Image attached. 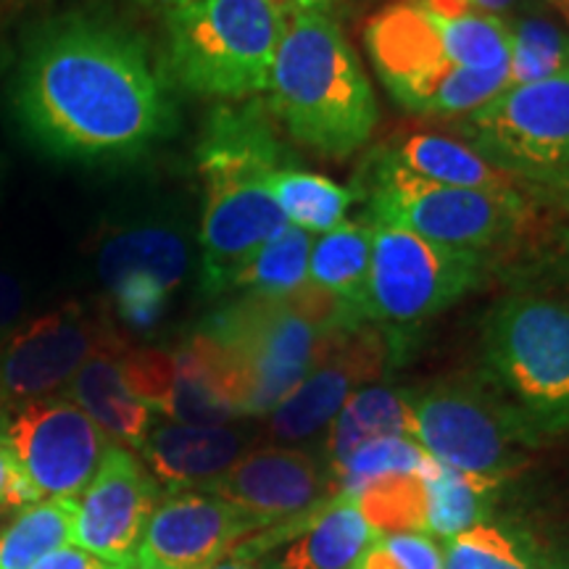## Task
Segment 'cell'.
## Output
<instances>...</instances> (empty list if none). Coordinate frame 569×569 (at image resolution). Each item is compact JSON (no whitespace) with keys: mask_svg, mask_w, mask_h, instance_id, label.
Segmentation results:
<instances>
[{"mask_svg":"<svg viewBox=\"0 0 569 569\" xmlns=\"http://www.w3.org/2000/svg\"><path fill=\"white\" fill-rule=\"evenodd\" d=\"M377 538L353 496L338 493L322 503L309 525L269 553L256 559L267 569H351Z\"/></svg>","mask_w":569,"mask_h":569,"instance_id":"44dd1931","label":"cell"},{"mask_svg":"<svg viewBox=\"0 0 569 569\" xmlns=\"http://www.w3.org/2000/svg\"><path fill=\"white\" fill-rule=\"evenodd\" d=\"M211 569H267L261 565H256V561H240V559H224L219 561V565H213Z\"/></svg>","mask_w":569,"mask_h":569,"instance_id":"7bdbcfd3","label":"cell"},{"mask_svg":"<svg viewBox=\"0 0 569 569\" xmlns=\"http://www.w3.org/2000/svg\"><path fill=\"white\" fill-rule=\"evenodd\" d=\"M369 222L401 227L440 246L488 253L525 232L536 203L522 188L478 190L425 182L372 151L351 184Z\"/></svg>","mask_w":569,"mask_h":569,"instance_id":"ba28073f","label":"cell"},{"mask_svg":"<svg viewBox=\"0 0 569 569\" xmlns=\"http://www.w3.org/2000/svg\"><path fill=\"white\" fill-rule=\"evenodd\" d=\"M156 507L159 486L148 469L130 448L111 443L82 490V501H77L71 543L117 569L132 567Z\"/></svg>","mask_w":569,"mask_h":569,"instance_id":"2e32d148","label":"cell"},{"mask_svg":"<svg viewBox=\"0 0 569 569\" xmlns=\"http://www.w3.org/2000/svg\"><path fill=\"white\" fill-rule=\"evenodd\" d=\"M351 569H403V565L388 551L382 538L377 536L372 543L367 546V551L356 559V565Z\"/></svg>","mask_w":569,"mask_h":569,"instance_id":"f35d334b","label":"cell"},{"mask_svg":"<svg viewBox=\"0 0 569 569\" xmlns=\"http://www.w3.org/2000/svg\"><path fill=\"white\" fill-rule=\"evenodd\" d=\"M11 106L32 146L88 167L142 159L172 138L180 119L138 34L84 13L48 21L32 34Z\"/></svg>","mask_w":569,"mask_h":569,"instance_id":"6da1fadb","label":"cell"},{"mask_svg":"<svg viewBox=\"0 0 569 569\" xmlns=\"http://www.w3.org/2000/svg\"><path fill=\"white\" fill-rule=\"evenodd\" d=\"M443 569H549L538 561L532 546L496 525H475L451 538L443 553Z\"/></svg>","mask_w":569,"mask_h":569,"instance_id":"4dcf8cb0","label":"cell"},{"mask_svg":"<svg viewBox=\"0 0 569 569\" xmlns=\"http://www.w3.org/2000/svg\"><path fill=\"white\" fill-rule=\"evenodd\" d=\"M369 61L390 98L417 117H467L509 88V24L393 0L365 27Z\"/></svg>","mask_w":569,"mask_h":569,"instance_id":"7a4b0ae2","label":"cell"},{"mask_svg":"<svg viewBox=\"0 0 569 569\" xmlns=\"http://www.w3.org/2000/svg\"><path fill=\"white\" fill-rule=\"evenodd\" d=\"M124 343L111 336L71 377L67 398L77 403L106 436L124 448H138L156 425V411L127 386L122 372Z\"/></svg>","mask_w":569,"mask_h":569,"instance_id":"ffe728a7","label":"cell"},{"mask_svg":"<svg viewBox=\"0 0 569 569\" xmlns=\"http://www.w3.org/2000/svg\"><path fill=\"white\" fill-rule=\"evenodd\" d=\"M21 303H24V293H21V284L13 277L0 272V346L9 338L11 327L17 325L21 315Z\"/></svg>","mask_w":569,"mask_h":569,"instance_id":"d590c367","label":"cell"},{"mask_svg":"<svg viewBox=\"0 0 569 569\" xmlns=\"http://www.w3.org/2000/svg\"><path fill=\"white\" fill-rule=\"evenodd\" d=\"M188 240L172 224L117 230L98 251V274L113 309L132 330H151L188 274Z\"/></svg>","mask_w":569,"mask_h":569,"instance_id":"9a60e30c","label":"cell"},{"mask_svg":"<svg viewBox=\"0 0 569 569\" xmlns=\"http://www.w3.org/2000/svg\"><path fill=\"white\" fill-rule=\"evenodd\" d=\"M127 569H138V567H127Z\"/></svg>","mask_w":569,"mask_h":569,"instance_id":"bcb514c9","label":"cell"},{"mask_svg":"<svg viewBox=\"0 0 569 569\" xmlns=\"http://www.w3.org/2000/svg\"><path fill=\"white\" fill-rule=\"evenodd\" d=\"M251 436L232 425H153L140 453L151 478L167 488L206 486L246 453Z\"/></svg>","mask_w":569,"mask_h":569,"instance_id":"d6986e66","label":"cell"},{"mask_svg":"<svg viewBox=\"0 0 569 569\" xmlns=\"http://www.w3.org/2000/svg\"><path fill=\"white\" fill-rule=\"evenodd\" d=\"M457 130L482 159L519 182L569 169V69L546 80L511 84Z\"/></svg>","mask_w":569,"mask_h":569,"instance_id":"8fae6325","label":"cell"},{"mask_svg":"<svg viewBox=\"0 0 569 569\" xmlns=\"http://www.w3.org/2000/svg\"><path fill=\"white\" fill-rule=\"evenodd\" d=\"M411 351V336L380 325L332 330L322 338L303 380L267 419L277 443H306L330 427L356 390L375 386Z\"/></svg>","mask_w":569,"mask_h":569,"instance_id":"7c38bea8","label":"cell"},{"mask_svg":"<svg viewBox=\"0 0 569 569\" xmlns=\"http://www.w3.org/2000/svg\"><path fill=\"white\" fill-rule=\"evenodd\" d=\"M198 172L206 182L201 217L203 296L232 293L234 280L267 240L288 227L267 188V174L293 167L264 101L219 106L198 142Z\"/></svg>","mask_w":569,"mask_h":569,"instance_id":"3957f363","label":"cell"},{"mask_svg":"<svg viewBox=\"0 0 569 569\" xmlns=\"http://www.w3.org/2000/svg\"><path fill=\"white\" fill-rule=\"evenodd\" d=\"M377 438H409V403L407 388L375 382L348 398L327 427L325 459L330 469H338L356 448Z\"/></svg>","mask_w":569,"mask_h":569,"instance_id":"cb8c5ba5","label":"cell"},{"mask_svg":"<svg viewBox=\"0 0 569 569\" xmlns=\"http://www.w3.org/2000/svg\"><path fill=\"white\" fill-rule=\"evenodd\" d=\"M482 369L540 438L569 430V303L515 290L482 319Z\"/></svg>","mask_w":569,"mask_h":569,"instance_id":"52a82bcc","label":"cell"},{"mask_svg":"<svg viewBox=\"0 0 569 569\" xmlns=\"http://www.w3.org/2000/svg\"><path fill=\"white\" fill-rule=\"evenodd\" d=\"M488 253L440 246L401 227L372 222L365 322L415 332L443 315L488 274Z\"/></svg>","mask_w":569,"mask_h":569,"instance_id":"30bf717a","label":"cell"},{"mask_svg":"<svg viewBox=\"0 0 569 569\" xmlns=\"http://www.w3.org/2000/svg\"><path fill=\"white\" fill-rule=\"evenodd\" d=\"M267 109L296 142L327 159L367 146L380 122L372 84L330 13H288Z\"/></svg>","mask_w":569,"mask_h":569,"instance_id":"277c9868","label":"cell"},{"mask_svg":"<svg viewBox=\"0 0 569 569\" xmlns=\"http://www.w3.org/2000/svg\"><path fill=\"white\" fill-rule=\"evenodd\" d=\"M38 501L40 498L30 486V480L24 478V472H21L17 457H13L11 448L0 440V507L27 509Z\"/></svg>","mask_w":569,"mask_h":569,"instance_id":"836d02e7","label":"cell"},{"mask_svg":"<svg viewBox=\"0 0 569 569\" xmlns=\"http://www.w3.org/2000/svg\"><path fill=\"white\" fill-rule=\"evenodd\" d=\"M142 6H151V9H161V11H169V9H177V6H188V3H198V0H138Z\"/></svg>","mask_w":569,"mask_h":569,"instance_id":"b9f144b4","label":"cell"},{"mask_svg":"<svg viewBox=\"0 0 569 569\" xmlns=\"http://www.w3.org/2000/svg\"><path fill=\"white\" fill-rule=\"evenodd\" d=\"M282 17L288 13H330L332 9H338L343 0H269Z\"/></svg>","mask_w":569,"mask_h":569,"instance_id":"ab89813d","label":"cell"},{"mask_svg":"<svg viewBox=\"0 0 569 569\" xmlns=\"http://www.w3.org/2000/svg\"><path fill=\"white\" fill-rule=\"evenodd\" d=\"M267 188L288 224L309 234L336 230L338 224L346 222L348 211L356 203L351 188H343L325 174L301 169L298 163L269 172Z\"/></svg>","mask_w":569,"mask_h":569,"instance_id":"d4e9b609","label":"cell"},{"mask_svg":"<svg viewBox=\"0 0 569 569\" xmlns=\"http://www.w3.org/2000/svg\"><path fill=\"white\" fill-rule=\"evenodd\" d=\"M111 336L77 303L34 319L0 351V409H19L69 386Z\"/></svg>","mask_w":569,"mask_h":569,"instance_id":"e0dca14e","label":"cell"},{"mask_svg":"<svg viewBox=\"0 0 569 569\" xmlns=\"http://www.w3.org/2000/svg\"><path fill=\"white\" fill-rule=\"evenodd\" d=\"M509 24V88L561 74L569 69V30L543 11H530Z\"/></svg>","mask_w":569,"mask_h":569,"instance_id":"f1b7e54d","label":"cell"},{"mask_svg":"<svg viewBox=\"0 0 569 569\" xmlns=\"http://www.w3.org/2000/svg\"><path fill=\"white\" fill-rule=\"evenodd\" d=\"M259 530V522L224 498L209 490H182L153 509L132 567L211 569Z\"/></svg>","mask_w":569,"mask_h":569,"instance_id":"ac0fdd59","label":"cell"},{"mask_svg":"<svg viewBox=\"0 0 569 569\" xmlns=\"http://www.w3.org/2000/svg\"><path fill=\"white\" fill-rule=\"evenodd\" d=\"M388 551L401 561L403 569H443V553L436 540L419 532H401V536H380Z\"/></svg>","mask_w":569,"mask_h":569,"instance_id":"d6a6232c","label":"cell"},{"mask_svg":"<svg viewBox=\"0 0 569 569\" xmlns=\"http://www.w3.org/2000/svg\"><path fill=\"white\" fill-rule=\"evenodd\" d=\"M459 3L467 6L469 11L486 13V17H496L503 21L543 9V6H540V0H459Z\"/></svg>","mask_w":569,"mask_h":569,"instance_id":"74e56055","label":"cell"},{"mask_svg":"<svg viewBox=\"0 0 569 569\" xmlns=\"http://www.w3.org/2000/svg\"><path fill=\"white\" fill-rule=\"evenodd\" d=\"M311 238L306 230L288 224L251 256L234 288L243 296H290L309 282Z\"/></svg>","mask_w":569,"mask_h":569,"instance_id":"83f0119b","label":"cell"},{"mask_svg":"<svg viewBox=\"0 0 569 569\" xmlns=\"http://www.w3.org/2000/svg\"><path fill=\"white\" fill-rule=\"evenodd\" d=\"M390 163L425 182L451 184V188L501 190L522 188L517 177L493 167L465 140L438 132L401 134L388 146L377 148Z\"/></svg>","mask_w":569,"mask_h":569,"instance_id":"7402d4cb","label":"cell"},{"mask_svg":"<svg viewBox=\"0 0 569 569\" xmlns=\"http://www.w3.org/2000/svg\"><path fill=\"white\" fill-rule=\"evenodd\" d=\"M367 325L340 298L306 282L290 296H240L203 319L230 367L243 417H269L315 361L332 330Z\"/></svg>","mask_w":569,"mask_h":569,"instance_id":"5b68a950","label":"cell"},{"mask_svg":"<svg viewBox=\"0 0 569 569\" xmlns=\"http://www.w3.org/2000/svg\"><path fill=\"white\" fill-rule=\"evenodd\" d=\"M425 519L427 532L451 540L486 519L493 493L501 482L475 478L440 465L430 457L425 472Z\"/></svg>","mask_w":569,"mask_h":569,"instance_id":"484cf974","label":"cell"},{"mask_svg":"<svg viewBox=\"0 0 569 569\" xmlns=\"http://www.w3.org/2000/svg\"><path fill=\"white\" fill-rule=\"evenodd\" d=\"M372 267V222L338 224L311 243L309 282L343 301L365 322V296Z\"/></svg>","mask_w":569,"mask_h":569,"instance_id":"603a6c76","label":"cell"},{"mask_svg":"<svg viewBox=\"0 0 569 569\" xmlns=\"http://www.w3.org/2000/svg\"><path fill=\"white\" fill-rule=\"evenodd\" d=\"M284 17L269 0H198L163 11L161 77L201 98L267 92Z\"/></svg>","mask_w":569,"mask_h":569,"instance_id":"8992f818","label":"cell"},{"mask_svg":"<svg viewBox=\"0 0 569 569\" xmlns=\"http://www.w3.org/2000/svg\"><path fill=\"white\" fill-rule=\"evenodd\" d=\"M203 490L224 498L261 530L293 522L338 496V482L325 453L298 446H267L246 451L227 472L206 482Z\"/></svg>","mask_w":569,"mask_h":569,"instance_id":"5bb4252c","label":"cell"},{"mask_svg":"<svg viewBox=\"0 0 569 569\" xmlns=\"http://www.w3.org/2000/svg\"><path fill=\"white\" fill-rule=\"evenodd\" d=\"M540 6H543V9H551L553 13H559L561 6H565V0H540Z\"/></svg>","mask_w":569,"mask_h":569,"instance_id":"ee69618b","label":"cell"},{"mask_svg":"<svg viewBox=\"0 0 569 569\" xmlns=\"http://www.w3.org/2000/svg\"><path fill=\"white\" fill-rule=\"evenodd\" d=\"M409 438L440 465L503 482L528 461L540 436L482 372L407 390Z\"/></svg>","mask_w":569,"mask_h":569,"instance_id":"9c48e42d","label":"cell"},{"mask_svg":"<svg viewBox=\"0 0 569 569\" xmlns=\"http://www.w3.org/2000/svg\"><path fill=\"white\" fill-rule=\"evenodd\" d=\"M430 461V453L411 438H377L372 443L356 448L332 478L338 482L340 493L356 496L369 482L388 478V475L422 472Z\"/></svg>","mask_w":569,"mask_h":569,"instance_id":"1f68e13d","label":"cell"},{"mask_svg":"<svg viewBox=\"0 0 569 569\" xmlns=\"http://www.w3.org/2000/svg\"><path fill=\"white\" fill-rule=\"evenodd\" d=\"M422 472L388 475V478L369 482L353 496L356 507L377 536H401V532L425 536L427 519Z\"/></svg>","mask_w":569,"mask_h":569,"instance_id":"f546056e","label":"cell"},{"mask_svg":"<svg viewBox=\"0 0 569 569\" xmlns=\"http://www.w3.org/2000/svg\"><path fill=\"white\" fill-rule=\"evenodd\" d=\"M32 569H117L111 565H106L92 553L77 549V546H63V549L48 553L46 559L38 561Z\"/></svg>","mask_w":569,"mask_h":569,"instance_id":"8d00e7d4","label":"cell"},{"mask_svg":"<svg viewBox=\"0 0 569 569\" xmlns=\"http://www.w3.org/2000/svg\"><path fill=\"white\" fill-rule=\"evenodd\" d=\"M77 498H48L0 532V569H32L48 553L63 549L74 538Z\"/></svg>","mask_w":569,"mask_h":569,"instance_id":"4316f807","label":"cell"},{"mask_svg":"<svg viewBox=\"0 0 569 569\" xmlns=\"http://www.w3.org/2000/svg\"><path fill=\"white\" fill-rule=\"evenodd\" d=\"M522 190L530 196L532 203L551 206L569 217V169L549 177H540V180L522 182Z\"/></svg>","mask_w":569,"mask_h":569,"instance_id":"e575fe53","label":"cell"},{"mask_svg":"<svg viewBox=\"0 0 569 569\" xmlns=\"http://www.w3.org/2000/svg\"><path fill=\"white\" fill-rule=\"evenodd\" d=\"M3 443L40 501H48L80 496L111 440L69 398L46 396L13 411Z\"/></svg>","mask_w":569,"mask_h":569,"instance_id":"4fadbf2b","label":"cell"},{"mask_svg":"<svg viewBox=\"0 0 569 569\" xmlns=\"http://www.w3.org/2000/svg\"><path fill=\"white\" fill-rule=\"evenodd\" d=\"M549 264L553 272L559 274V280L569 284V227H561V230L553 234Z\"/></svg>","mask_w":569,"mask_h":569,"instance_id":"60d3db41","label":"cell"},{"mask_svg":"<svg viewBox=\"0 0 569 569\" xmlns=\"http://www.w3.org/2000/svg\"><path fill=\"white\" fill-rule=\"evenodd\" d=\"M557 17H559L561 21H565V27H567V30H569V0H565V6H561Z\"/></svg>","mask_w":569,"mask_h":569,"instance_id":"f6af8a7d","label":"cell"}]
</instances>
